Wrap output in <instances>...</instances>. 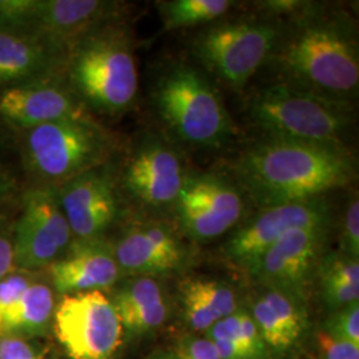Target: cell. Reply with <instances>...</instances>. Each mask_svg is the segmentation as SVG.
<instances>
[{"label": "cell", "instance_id": "6da1fadb", "mask_svg": "<svg viewBox=\"0 0 359 359\" xmlns=\"http://www.w3.org/2000/svg\"><path fill=\"white\" fill-rule=\"evenodd\" d=\"M240 189L261 209L322 198L348 185L357 163L345 145L266 137L233 165Z\"/></svg>", "mask_w": 359, "mask_h": 359}, {"label": "cell", "instance_id": "7a4b0ae2", "mask_svg": "<svg viewBox=\"0 0 359 359\" xmlns=\"http://www.w3.org/2000/svg\"><path fill=\"white\" fill-rule=\"evenodd\" d=\"M283 27L271 53L283 83L346 103L359 86L358 39L354 25L338 13L305 6Z\"/></svg>", "mask_w": 359, "mask_h": 359}, {"label": "cell", "instance_id": "3957f363", "mask_svg": "<svg viewBox=\"0 0 359 359\" xmlns=\"http://www.w3.org/2000/svg\"><path fill=\"white\" fill-rule=\"evenodd\" d=\"M63 76L86 109L104 115L127 111L139 90L128 29L112 20L77 40L67 52Z\"/></svg>", "mask_w": 359, "mask_h": 359}, {"label": "cell", "instance_id": "277c9868", "mask_svg": "<svg viewBox=\"0 0 359 359\" xmlns=\"http://www.w3.org/2000/svg\"><path fill=\"white\" fill-rule=\"evenodd\" d=\"M156 114L169 135L193 148H219L233 135V121L217 88L197 68L173 65L152 90Z\"/></svg>", "mask_w": 359, "mask_h": 359}, {"label": "cell", "instance_id": "5b68a950", "mask_svg": "<svg viewBox=\"0 0 359 359\" xmlns=\"http://www.w3.org/2000/svg\"><path fill=\"white\" fill-rule=\"evenodd\" d=\"M22 133L23 165L38 187L59 188L103 167L115 149L112 136L90 115L48 123Z\"/></svg>", "mask_w": 359, "mask_h": 359}, {"label": "cell", "instance_id": "8992f818", "mask_svg": "<svg viewBox=\"0 0 359 359\" xmlns=\"http://www.w3.org/2000/svg\"><path fill=\"white\" fill-rule=\"evenodd\" d=\"M249 115L269 137L344 145L351 116L346 103L277 83L257 92Z\"/></svg>", "mask_w": 359, "mask_h": 359}, {"label": "cell", "instance_id": "52a82bcc", "mask_svg": "<svg viewBox=\"0 0 359 359\" xmlns=\"http://www.w3.org/2000/svg\"><path fill=\"white\" fill-rule=\"evenodd\" d=\"M283 29L271 20L217 22L194 36L193 55L225 86L240 92L269 60Z\"/></svg>", "mask_w": 359, "mask_h": 359}, {"label": "cell", "instance_id": "ba28073f", "mask_svg": "<svg viewBox=\"0 0 359 359\" xmlns=\"http://www.w3.org/2000/svg\"><path fill=\"white\" fill-rule=\"evenodd\" d=\"M55 333L69 359H115L123 325L100 290L63 295L53 314Z\"/></svg>", "mask_w": 359, "mask_h": 359}, {"label": "cell", "instance_id": "9c48e42d", "mask_svg": "<svg viewBox=\"0 0 359 359\" xmlns=\"http://www.w3.org/2000/svg\"><path fill=\"white\" fill-rule=\"evenodd\" d=\"M72 233L55 188L32 187L22 197L13 228V266L22 271L48 268L65 255Z\"/></svg>", "mask_w": 359, "mask_h": 359}, {"label": "cell", "instance_id": "30bf717a", "mask_svg": "<svg viewBox=\"0 0 359 359\" xmlns=\"http://www.w3.org/2000/svg\"><path fill=\"white\" fill-rule=\"evenodd\" d=\"M180 226L194 241H210L231 231L244 215V192L217 173L188 175L175 204Z\"/></svg>", "mask_w": 359, "mask_h": 359}, {"label": "cell", "instance_id": "8fae6325", "mask_svg": "<svg viewBox=\"0 0 359 359\" xmlns=\"http://www.w3.org/2000/svg\"><path fill=\"white\" fill-rule=\"evenodd\" d=\"M329 224L330 206L323 198L261 209L259 215L231 234L225 253L231 262L250 273L259 258L286 233Z\"/></svg>", "mask_w": 359, "mask_h": 359}, {"label": "cell", "instance_id": "7c38bea8", "mask_svg": "<svg viewBox=\"0 0 359 359\" xmlns=\"http://www.w3.org/2000/svg\"><path fill=\"white\" fill-rule=\"evenodd\" d=\"M55 189L72 238L77 241L102 240L120 216V193L108 164Z\"/></svg>", "mask_w": 359, "mask_h": 359}, {"label": "cell", "instance_id": "4fadbf2b", "mask_svg": "<svg viewBox=\"0 0 359 359\" xmlns=\"http://www.w3.org/2000/svg\"><path fill=\"white\" fill-rule=\"evenodd\" d=\"M185 169L177 151L160 137L148 136L137 144L123 173V187L148 209L175 208Z\"/></svg>", "mask_w": 359, "mask_h": 359}, {"label": "cell", "instance_id": "5bb4252c", "mask_svg": "<svg viewBox=\"0 0 359 359\" xmlns=\"http://www.w3.org/2000/svg\"><path fill=\"white\" fill-rule=\"evenodd\" d=\"M327 226L294 229L283 236L250 270L259 283L305 301L322 259Z\"/></svg>", "mask_w": 359, "mask_h": 359}, {"label": "cell", "instance_id": "9a60e30c", "mask_svg": "<svg viewBox=\"0 0 359 359\" xmlns=\"http://www.w3.org/2000/svg\"><path fill=\"white\" fill-rule=\"evenodd\" d=\"M90 115L63 75L43 77L0 90V120L25 132L60 120Z\"/></svg>", "mask_w": 359, "mask_h": 359}, {"label": "cell", "instance_id": "2e32d148", "mask_svg": "<svg viewBox=\"0 0 359 359\" xmlns=\"http://www.w3.org/2000/svg\"><path fill=\"white\" fill-rule=\"evenodd\" d=\"M120 4L103 0H35L31 32L65 51L97 27L118 19Z\"/></svg>", "mask_w": 359, "mask_h": 359}, {"label": "cell", "instance_id": "e0dca14e", "mask_svg": "<svg viewBox=\"0 0 359 359\" xmlns=\"http://www.w3.org/2000/svg\"><path fill=\"white\" fill-rule=\"evenodd\" d=\"M114 248L121 273L136 277L164 276L180 269L185 250L164 224L145 222L126 231Z\"/></svg>", "mask_w": 359, "mask_h": 359}, {"label": "cell", "instance_id": "ac0fdd59", "mask_svg": "<svg viewBox=\"0 0 359 359\" xmlns=\"http://www.w3.org/2000/svg\"><path fill=\"white\" fill-rule=\"evenodd\" d=\"M53 287L60 294L95 292L114 286L121 277L114 248L97 241H77L47 268Z\"/></svg>", "mask_w": 359, "mask_h": 359}, {"label": "cell", "instance_id": "d6986e66", "mask_svg": "<svg viewBox=\"0 0 359 359\" xmlns=\"http://www.w3.org/2000/svg\"><path fill=\"white\" fill-rule=\"evenodd\" d=\"M67 51L35 34L0 31V90L63 75Z\"/></svg>", "mask_w": 359, "mask_h": 359}, {"label": "cell", "instance_id": "ffe728a7", "mask_svg": "<svg viewBox=\"0 0 359 359\" xmlns=\"http://www.w3.org/2000/svg\"><path fill=\"white\" fill-rule=\"evenodd\" d=\"M55 314L53 292L47 283L34 281L6 314L0 325L1 337H36L47 333Z\"/></svg>", "mask_w": 359, "mask_h": 359}, {"label": "cell", "instance_id": "44dd1931", "mask_svg": "<svg viewBox=\"0 0 359 359\" xmlns=\"http://www.w3.org/2000/svg\"><path fill=\"white\" fill-rule=\"evenodd\" d=\"M234 4L231 0H170L158 1L157 8L164 29L172 31L213 23L229 13Z\"/></svg>", "mask_w": 359, "mask_h": 359}, {"label": "cell", "instance_id": "7402d4cb", "mask_svg": "<svg viewBox=\"0 0 359 359\" xmlns=\"http://www.w3.org/2000/svg\"><path fill=\"white\" fill-rule=\"evenodd\" d=\"M259 295L273 310L287 341L292 347H294L308 329V311L305 301L283 290L266 286H264V290Z\"/></svg>", "mask_w": 359, "mask_h": 359}, {"label": "cell", "instance_id": "603a6c76", "mask_svg": "<svg viewBox=\"0 0 359 359\" xmlns=\"http://www.w3.org/2000/svg\"><path fill=\"white\" fill-rule=\"evenodd\" d=\"M117 316L121 320L165 301L160 283L154 277H135L123 283L112 299Z\"/></svg>", "mask_w": 359, "mask_h": 359}, {"label": "cell", "instance_id": "cb8c5ba5", "mask_svg": "<svg viewBox=\"0 0 359 359\" xmlns=\"http://www.w3.org/2000/svg\"><path fill=\"white\" fill-rule=\"evenodd\" d=\"M249 314L256 323L257 330L261 335L265 346L268 347L270 355L273 354L280 357L293 348L283 333V327L276 314L261 295L258 294V297L253 299Z\"/></svg>", "mask_w": 359, "mask_h": 359}, {"label": "cell", "instance_id": "d4e9b609", "mask_svg": "<svg viewBox=\"0 0 359 359\" xmlns=\"http://www.w3.org/2000/svg\"><path fill=\"white\" fill-rule=\"evenodd\" d=\"M185 285L205 302L218 321L229 317L240 309L236 293L225 283L209 278H192Z\"/></svg>", "mask_w": 359, "mask_h": 359}, {"label": "cell", "instance_id": "484cf974", "mask_svg": "<svg viewBox=\"0 0 359 359\" xmlns=\"http://www.w3.org/2000/svg\"><path fill=\"white\" fill-rule=\"evenodd\" d=\"M323 332L334 339L359 346V302L333 311Z\"/></svg>", "mask_w": 359, "mask_h": 359}, {"label": "cell", "instance_id": "4316f807", "mask_svg": "<svg viewBox=\"0 0 359 359\" xmlns=\"http://www.w3.org/2000/svg\"><path fill=\"white\" fill-rule=\"evenodd\" d=\"M320 287L323 302L333 311L345 308L354 302H359V286L332 278L327 276H320Z\"/></svg>", "mask_w": 359, "mask_h": 359}, {"label": "cell", "instance_id": "83f0119b", "mask_svg": "<svg viewBox=\"0 0 359 359\" xmlns=\"http://www.w3.org/2000/svg\"><path fill=\"white\" fill-rule=\"evenodd\" d=\"M182 305L185 317L196 332H209L210 327L218 322L217 317L205 302L192 292L185 283L182 285Z\"/></svg>", "mask_w": 359, "mask_h": 359}, {"label": "cell", "instance_id": "f1b7e54d", "mask_svg": "<svg viewBox=\"0 0 359 359\" xmlns=\"http://www.w3.org/2000/svg\"><path fill=\"white\" fill-rule=\"evenodd\" d=\"M341 252L351 258L359 257V203L358 196H351L341 226Z\"/></svg>", "mask_w": 359, "mask_h": 359}, {"label": "cell", "instance_id": "f546056e", "mask_svg": "<svg viewBox=\"0 0 359 359\" xmlns=\"http://www.w3.org/2000/svg\"><path fill=\"white\" fill-rule=\"evenodd\" d=\"M208 338L217 348L218 355L221 359H253L244 346L237 341V338L231 333L229 326L224 320L216 322L210 327V330L208 332Z\"/></svg>", "mask_w": 359, "mask_h": 359}, {"label": "cell", "instance_id": "4dcf8cb0", "mask_svg": "<svg viewBox=\"0 0 359 359\" xmlns=\"http://www.w3.org/2000/svg\"><path fill=\"white\" fill-rule=\"evenodd\" d=\"M168 317L167 302H158L151 308L144 309L127 318L121 320L123 329L132 334H144L152 332L161 326Z\"/></svg>", "mask_w": 359, "mask_h": 359}, {"label": "cell", "instance_id": "1f68e13d", "mask_svg": "<svg viewBox=\"0 0 359 359\" xmlns=\"http://www.w3.org/2000/svg\"><path fill=\"white\" fill-rule=\"evenodd\" d=\"M27 273L28 271H11L8 276L0 280V325L18 298L32 283V278Z\"/></svg>", "mask_w": 359, "mask_h": 359}, {"label": "cell", "instance_id": "d6a6232c", "mask_svg": "<svg viewBox=\"0 0 359 359\" xmlns=\"http://www.w3.org/2000/svg\"><path fill=\"white\" fill-rule=\"evenodd\" d=\"M175 355L177 359H221L217 348L208 337H189L182 339L177 347V354Z\"/></svg>", "mask_w": 359, "mask_h": 359}, {"label": "cell", "instance_id": "836d02e7", "mask_svg": "<svg viewBox=\"0 0 359 359\" xmlns=\"http://www.w3.org/2000/svg\"><path fill=\"white\" fill-rule=\"evenodd\" d=\"M320 359H359V346L334 339L322 332L318 335Z\"/></svg>", "mask_w": 359, "mask_h": 359}, {"label": "cell", "instance_id": "e575fe53", "mask_svg": "<svg viewBox=\"0 0 359 359\" xmlns=\"http://www.w3.org/2000/svg\"><path fill=\"white\" fill-rule=\"evenodd\" d=\"M0 359H40L36 351L19 337L0 338Z\"/></svg>", "mask_w": 359, "mask_h": 359}, {"label": "cell", "instance_id": "d590c367", "mask_svg": "<svg viewBox=\"0 0 359 359\" xmlns=\"http://www.w3.org/2000/svg\"><path fill=\"white\" fill-rule=\"evenodd\" d=\"M13 229L0 221V280L13 271Z\"/></svg>", "mask_w": 359, "mask_h": 359}, {"label": "cell", "instance_id": "8d00e7d4", "mask_svg": "<svg viewBox=\"0 0 359 359\" xmlns=\"http://www.w3.org/2000/svg\"><path fill=\"white\" fill-rule=\"evenodd\" d=\"M18 181L11 169L0 163V209L7 205L16 194Z\"/></svg>", "mask_w": 359, "mask_h": 359}, {"label": "cell", "instance_id": "74e56055", "mask_svg": "<svg viewBox=\"0 0 359 359\" xmlns=\"http://www.w3.org/2000/svg\"><path fill=\"white\" fill-rule=\"evenodd\" d=\"M7 129L10 128H8V127H7V126L0 120V148H1V147L4 145V142H6V137H7V136H6V133H7Z\"/></svg>", "mask_w": 359, "mask_h": 359}, {"label": "cell", "instance_id": "f35d334b", "mask_svg": "<svg viewBox=\"0 0 359 359\" xmlns=\"http://www.w3.org/2000/svg\"><path fill=\"white\" fill-rule=\"evenodd\" d=\"M154 359H177V357L173 354H163V355H158Z\"/></svg>", "mask_w": 359, "mask_h": 359}]
</instances>
